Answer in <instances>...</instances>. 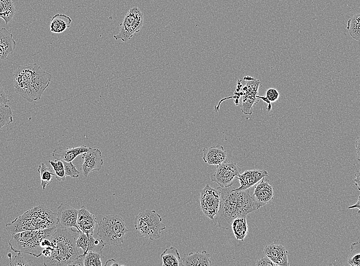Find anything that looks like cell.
Wrapping results in <instances>:
<instances>
[{
    "instance_id": "cell-1",
    "label": "cell",
    "mask_w": 360,
    "mask_h": 266,
    "mask_svg": "<svg viewBox=\"0 0 360 266\" xmlns=\"http://www.w3.org/2000/svg\"><path fill=\"white\" fill-rule=\"evenodd\" d=\"M13 76L15 92L30 102L41 98L52 78L51 74L36 63L19 66Z\"/></svg>"
},
{
    "instance_id": "cell-2",
    "label": "cell",
    "mask_w": 360,
    "mask_h": 266,
    "mask_svg": "<svg viewBox=\"0 0 360 266\" xmlns=\"http://www.w3.org/2000/svg\"><path fill=\"white\" fill-rule=\"evenodd\" d=\"M51 245L43 249L46 266H68L79 256L74 236L69 229L57 228L49 238Z\"/></svg>"
},
{
    "instance_id": "cell-3",
    "label": "cell",
    "mask_w": 360,
    "mask_h": 266,
    "mask_svg": "<svg viewBox=\"0 0 360 266\" xmlns=\"http://www.w3.org/2000/svg\"><path fill=\"white\" fill-rule=\"evenodd\" d=\"M58 225L57 213L53 212L44 205H39L7 223L6 228L12 235L25 231L49 229L57 227Z\"/></svg>"
},
{
    "instance_id": "cell-4",
    "label": "cell",
    "mask_w": 360,
    "mask_h": 266,
    "mask_svg": "<svg viewBox=\"0 0 360 266\" xmlns=\"http://www.w3.org/2000/svg\"><path fill=\"white\" fill-rule=\"evenodd\" d=\"M57 227L39 230L25 231L12 234L9 244L12 251L39 257L43 249L42 241L49 238Z\"/></svg>"
},
{
    "instance_id": "cell-5",
    "label": "cell",
    "mask_w": 360,
    "mask_h": 266,
    "mask_svg": "<svg viewBox=\"0 0 360 266\" xmlns=\"http://www.w3.org/2000/svg\"><path fill=\"white\" fill-rule=\"evenodd\" d=\"M220 190L219 209L213 220L217 227L228 230L231 228V224L235 218L242 216L238 191L232 186L220 187Z\"/></svg>"
},
{
    "instance_id": "cell-6",
    "label": "cell",
    "mask_w": 360,
    "mask_h": 266,
    "mask_svg": "<svg viewBox=\"0 0 360 266\" xmlns=\"http://www.w3.org/2000/svg\"><path fill=\"white\" fill-rule=\"evenodd\" d=\"M128 231L122 217L109 214L104 216L100 220L97 234L105 245L119 246L123 242Z\"/></svg>"
},
{
    "instance_id": "cell-7",
    "label": "cell",
    "mask_w": 360,
    "mask_h": 266,
    "mask_svg": "<svg viewBox=\"0 0 360 266\" xmlns=\"http://www.w3.org/2000/svg\"><path fill=\"white\" fill-rule=\"evenodd\" d=\"M134 224L141 237L151 240L159 238L161 231L166 228L162 217L154 210H146L139 213L135 217Z\"/></svg>"
},
{
    "instance_id": "cell-8",
    "label": "cell",
    "mask_w": 360,
    "mask_h": 266,
    "mask_svg": "<svg viewBox=\"0 0 360 266\" xmlns=\"http://www.w3.org/2000/svg\"><path fill=\"white\" fill-rule=\"evenodd\" d=\"M144 21L143 13L138 7L130 8L125 15L123 22L120 24L119 31L114 35V38L124 42L130 40L134 33L141 30Z\"/></svg>"
},
{
    "instance_id": "cell-9",
    "label": "cell",
    "mask_w": 360,
    "mask_h": 266,
    "mask_svg": "<svg viewBox=\"0 0 360 266\" xmlns=\"http://www.w3.org/2000/svg\"><path fill=\"white\" fill-rule=\"evenodd\" d=\"M220 195V187L214 188L209 184H206L200 191V208L204 215L210 219H214L219 210Z\"/></svg>"
},
{
    "instance_id": "cell-10",
    "label": "cell",
    "mask_w": 360,
    "mask_h": 266,
    "mask_svg": "<svg viewBox=\"0 0 360 266\" xmlns=\"http://www.w3.org/2000/svg\"><path fill=\"white\" fill-rule=\"evenodd\" d=\"M216 166V170L211 174V181L216 183L221 188L232 186L234 179L240 174V167L235 163L226 161Z\"/></svg>"
},
{
    "instance_id": "cell-11",
    "label": "cell",
    "mask_w": 360,
    "mask_h": 266,
    "mask_svg": "<svg viewBox=\"0 0 360 266\" xmlns=\"http://www.w3.org/2000/svg\"><path fill=\"white\" fill-rule=\"evenodd\" d=\"M83 159L81 165L82 174L85 177H87L89 173L94 171H100L102 168L103 160L102 153L100 149L97 148L91 147L86 152L81 154Z\"/></svg>"
},
{
    "instance_id": "cell-12",
    "label": "cell",
    "mask_w": 360,
    "mask_h": 266,
    "mask_svg": "<svg viewBox=\"0 0 360 266\" xmlns=\"http://www.w3.org/2000/svg\"><path fill=\"white\" fill-rule=\"evenodd\" d=\"M78 214V210L68 204L61 203L58 207L57 212L58 224L60 228L70 229L74 232L73 228L77 229Z\"/></svg>"
},
{
    "instance_id": "cell-13",
    "label": "cell",
    "mask_w": 360,
    "mask_h": 266,
    "mask_svg": "<svg viewBox=\"0 0 360 266\" xmlns=\"http://www.w3.org/2000/svg\"><path fill=\"white\" fill-rule=\"evenodd\" d=\"M268 175V172L266 170L256 169L245 170L236 178L238 180L240 186L234 189L243 190L249 189Z\"/></svg>"
},
{
    "instance_id": "cell-14",
    "label": "cell",
    "mask_w": 360,
    "mask_h": 266,
    "mask_svg": "<svg viewBox=\"0 0 360 266\" xmlns=\"http://www.w3.org/2000/svg\"><path fill=\"white\" fill-rule=\"evenodd\" d=\"M97 224L96 217L84 206L78 210L76 223L77 229L86 234H93L94 230Z\"/></svg>"
},
{
    "instance_id": "cell-15",
    "label": "cell",
    "mask_w": 360,
    "mask_h": 266,
    "mask_svg": "<svg viewBox=\"0 0 360 266\" xmlns=\"http://www.w3.org/2000/svg\"><path fill=\"white\" fill-rule=\"evenodd\" d=\"M264 180V178H262L261 181L255 187L252 196L259 208L271 203L274 197L273 187Z\"/></svg>"
},
{
    "instance_id": "cell-16",
    "label": "cell",
    "mask_w": 360,
    "mask_h": 266,
    "mask_svg": "<svg viewBox=\"0 0 360 266\" xmlns=\"http://www.w3.org/2000/svg\"><path fill=\"white\" fill-rule=\"evenodd\" d=\"M265 256L273 262L280 266H287L289 264L288 261V252L285 248L281 245L269 244L263 249Z\"/></svg>"
},
{
    "instance_id": "cell-17",
    "label": "cell",
    "mask_w": 360,
    "mask_h": 266,
    "mask_svg": "<svg viewBox=\"0 0 360 266\" xmlns=\"http://www.w3.org/2000/svg\"><path fill=\"white\" fill-rule=\"evenodd\" d=\"M90 148L85 145L68 148L58 147L53 150L52 156L55 160L70 162L78 156L87 152Z\"/></svg>"
},
{
    "instance_id": "cell-18",
    "label": "cell",
    "mask_w": 360,
    "mask_h": 266,
    "mask_svg": "<svg viewBox=\"0 0 360 266\" xmlns=\"http://www.w3.org/2000/svg\"><path fill=\"white\" fill-rule=\"evenodd\" d=\"M204 161L213 165H218L226 161L227 153L222 146L215 145L202 149Z\"/></svg>"
},
{
    "instance_id": "cell-19",
    "label": "cell",
    "mask_w": 360,
    "mask_h": 266,
    "mask_svg": "<svg viewBox=\"0 0 360 266\" xmlns=\"http://www.w3.org/2000/svg\"><path fill=\"white\" fill-rule=\"evenodd\" d=\"M16 41L13 34L5 28L0 29V60H6L15 49Z\"/></svg>"
},
{
    "instance_id": "cell-20",
    "label": "cell",
    "mask_w": 360,
    "mask_h": 266,
    "mask_svg": "<svg viewBox=\"0 0 360 266\" xmlns=\"http://www.w3.org/2000/svg\"><path fill=\"white\" fill-rule=\"evenodd\" d=\"M210 257V254L205 250L201 252L197 251L185 254L182 259L181 265L209 266L212 264Z\"/></svg>"
},
{
    "instance_id": "cell-21",
    "label": "cell",
    "mask_w": 360,
    "mask_h": 266,
    "mask_svg": "<svg viewBox=\"0 0 360 266\" xmlns=\"http://www.w3.org/2000/svg\"><path fill=\"white\" fill-rule=\"evenodd\" d=\"M72 23L70 17L64 14L58 13L51 19L50 30L54 33H61L69 28Z\"/></svg>"
},
{
    "instance_id": "cell-22",
    "label": "cell",
    "mask_w": 360,
    "mask_h": 266,
    "mask_svg": "<svg viewBox=\"0 0 360 266\" xmlns=\"http://www.w3.org/2000/svg\"><path fill=\"white\" fill-rule=\"evenodd\" d=\"M231 228L236 239L243 241L248 233L246 216L235 218L231 224Z\"/></svg>"
},
{
    "instance_id": "cell-23",
    "label": "cell",
    "mask_w": 360,
    "mask_h": 266,
    "mask_svg": "<svg viewBox=\"0 0 360 266\" xmlns=\"http://www.w3.org/2000/svg\"><path fill=\"white\" fill-rule=\"evenodd\" d=\"M163 266L181 265V256L177 249L171 246L166 248L161 254Z\"/></svg>"
},
{
    "instance_id": "cell-24",
    "label": "cell",
    "mask_w": 360,
    "mask_h": 266,
    "mask_svg": "<svg viewBox=\"0 0 360 266\" xmlns=\"http://www.w3.org/2000/svg\"><path fill=\"white\" fill-rule=\"evenodd\" d=\"M16 13V9L12 0H0V18L7 25Z\"/></svg>"
},
{
    "instance_id": "cell-25",
    "label": "cell",
    "mask_w": 360,
    "mask_h": 266,
    "mask_svg": "<svg viewBox=\"0 0 360 266\" xmlns=\"http://www.w3.org/2000/svg\"><path fill=\"white\" fill-rule=\"evenodd\" d=\"M360 13L358 12L351 17L347 22V29L350 35L355 40H360Z\"/></svg>"
},
{
    "instance_id": "cell-26",
    "label": "cell",
    "mask_w": 360,
    "mask_h": 266,
    "mask_svg": "<svg viewBox=\"0 0 360 266\" xmlns=\"http://www.w3.org/2000/svg\"><path fill=\"white\" fill-rule=\"evenodd\" d=\"M37 171L40 174L41 185L44 190L52 182L55 175L54 171L42 162L38 166Z\"/></svg>"
},
{
    "instance_id": "cell-27",
    "label": "cell",
    "mask_w": 360,
    "mask_h": 266,
    "mask_svg": "<svg viewBox=\"0 0 360 266\" xmlns=\"http://www.w3.org/2000/svg\"><path fill=\"white\" fill-rule=\"evenodd\" d=\"M13 113L8 105H0V129L12 123Z\"/></svg>"
},
{
    "instance_id": "cell-28",
    "label": "cell",
    "mask_w": 360,
    "mask_h": 266,
    "mask_svg": "<svg viewBox=\"0 0 360 266\" xmlns=\"http://www.w3.org/2000/svg\"><path fill=\"white\" fill-rule=\"evenodd\" d=\"M359 242L351 245L350 254L348 257V263L351 266H360Z\"/></svg>"
},
{
    "instance_id": "cell-29",
    "label": "cell",
    "mask_w": 360,
    "mask_h": 266,
    "mask_svg": "<svg viewBox=\"0 0 360 266\" xmlns=\"http://www.w3.org/2000/svg\"><path fill=\"white\" fill-rule=\"evenodd\" d=\"M88 236V248L87 252H94L102 254V250L105 245L100 239L95 238L93 234H87ZM86 252V253H87Z\"/></svg>"
},
{
    "instance_id": "cell-30",
    "label": "cell",
    "mask_w": 360,
    "mask_h": 266,
    "mask_svg": "<svg viewBox=\"0 0 360 266\" xmlns=\"http://www.w3.org/2000/svg\"><path fill=\"white\" fill-rule=\"evenodd\" d=\"M49 163L53 167L55 178L58 181H64L66 175L63 162L60 160H55V161L49 160Z\"/></svg>"
},
{
    "instance_id": "cell-31",
    "label": "cell",
    "mask_w": 360,
    "mask_h": 266,
    "mask_svg": "<svg viewBox=\"0 0 360 266\" xmlns=\"http://www.w3.org/2000/svg\"><path fill=\"white\" fill-rule=\"evenodd\" d=\"M103 255L94 252H88L84 254V266H101V260Z\"/></svg>"
},
{
    "instance_id": "cell-32",
    "label": "cell",
    "mask_w": 360,
    "mask_h": 266,
    "mask_svg": "<svg viewBox=\"0 0 360 266\" xmlns=\"http://www.w3.org/2000/svg\"><path fill=\"white\" fill-rule=\"evenodd\" d=\"M62 162L66 176H69L73 178H77L79 176L80 172L77 169L76 166L73 164L72 162Z\"/></svg>"
},
{
    "instance_id": "cell-33",
    "label": "cell",
    "mask_w": 360,
    "mask_h": 266,
    "mask_svg": "<svg viewBox=\"0 0 360 266\" xmlns=\"http://www.w3.org/2000/svg\"><path fill=\"white\" fill-rule=\"evenodd\" d=\"M79 235L77 240H76V245L78 248H81L83 254H86L88 248V236L86 234L79 232Z\"/></svg>"
},
{
    "instance_id": "cell-34",
    "label": "cell",
    "mask_w": 360,
    "mask_h": 266,
    "mask_svg": "<svg viewBox=\"0 0 360 266\" xmlns=\"http://www.w3.org/2000/svg\"><path fill=\"white\" fill-rule=\"evenodd\" d=\"M31 265V263H29L25 259L20 252H17V254L14 256V258L10 260V265L11 266H26Z\"/></svg>"
},
{
    "instance_id": "cell-35",
    "label": "cell",
    "mask_w": 360,
    "mask_h": 266,
    "mask_svg": "<svg viewBox=\"0 0 360 266\" xmlns=\"http://www.w3.org/2000/svg\"><path fill=\"white\" fill-rule=\"evenodd\" d=\"M279 97L278 91L274 88L268 89L266 93V98L271 102H275L277 100Z\"/></svg>"
},
{
    "instance_id": "cell-36",
    "label": "cell",
    "mask_w": 360,
    "mask_h": 266,
    "mask_svg": "<svg viewBox=\"0 0 360 266\" xmlns=\"http://www.w3.org/2000/svg\"><path fill=\"white\" fill-rule=\"evenodd\" d=\"M257 266H277L266 256L258 259L255 263Z\"/></svg>"
},
{
    "instance_id": "cell-37",
    "label": "cell",
    "mask_w": 360,
    "mask_h": 266,
    "mask_svg": "<svg viewBox=\"0 0 360 266\" xmlns=\"http://www.w3.org/2000/svg\"><path fill=\"white\" fill-rule=\"evenodd\" d=\"M9 101L7 95L0 83V105H7Z\"/></svg>"
},
{
    "instance_id": "cell-38",
    "label": "cell",
    "mask_w": 360,
    "mask_h": 266,
    "mask_svg": "<svg viewBox=\"0 0 360 266\" xmlns=\"http://www.w3.org/2000/svg\"><path fill=\"white\" fill-rule=\"evenodd\" d=\"M84 254H79V256L74 260L70 262L68 266L70 265H77L84 266Z\"/></svg>"
},
{
    "instance_id": "cell-39",
    "label": "cell",
    "mask_w": 360,
    "mask_h": 266,
    "mask_svg": "<svg viewBox=\"0 0 360 266\" xmlns=\"http://www.w3.org/2000/svg\"><path fill=\"white\" fill-rule=\"evenodd\" d=\"M359 141H360L359 137H357V139H356V141H355V149H356V153H357V160H358V161H359V160H360V157H360V154H359V152H360V150H359L360 142H359Z\"/></svg>"
},
{
    "instance_id": "cell-40",
    "label": "cell",
    "mask_w": 360,
    "mask_h": 266,
    "mask_svg": "<svg viewBox=\"0 0 360 266\" xmlns=\"http://www.w3.org/2000/svg\"><path fill=\"white\" fill-rule=\"evenodd\" d=\"M360 195H359L357 201L355 204L353 205L352 206H350L348 207V209H354V208H357L358 210V212L359 213V210H360Z\"/></svg>"
},
{
    "instance_id": "cell-41",
    "label": "cell",
    "mask_w": 360,
    "mask_h": 266,
    "mask_svg": "<svg viewBox=\"0 0 360 266\" xmlns=\"http://www.w3.org/2000/svg\"><path fill=\"white\" fill-rule=\"evenodd\" d=\"M355 178L354 179L353 181L355 183V185L357 187V189L359 190V185H360V179H359V172H358L355 174Z\"/></svg>"
},
{
    "instance_id": "cell-42",
    "label": "cell",
    "mask_w": 360,
    "mask_h": 266,
    "mask_svg": "<svg viewBox=\"0 0 360 266\" xmlns=\"http://www.w3.org/2000/svg\"><path fill=\"white\" fill-rule=\"evenodd\" d=\"M119 264L115 259H108V260L106 261L105 262L104 265H119Z\"/></svg>"
},
{
    "instance_id": "cell-43",
    "label": "cell",
    "mask_w": 360,
    "mask_h": 266,
    "mask_svg": "<svg viewBox=\"0 0 360 266\" xmlns=\"http://www.w3.org/2000/svg\"><path fill=\"white\" fill-rule=\"evenodd\" d=\"M257 98H259L260 99H262L263 101H265L266 103L268 104V108H267L268 112L271 110V108H272V105L271 104V102L266 98V97H265L264 96H256Z\"/></svg>"
},
{
    "instance_id": "cell-44",
    "label": "cell",
    "mask_w": 360,
    "mask_h": 266,
    "mask_svg": "<svg viewBox=\"0 0 360 266\" xmlns=\"http://www.w3.org/2000/svg\"><path fill=\"white\" fill-rule=\"evenodd\" d=\"M7 256L9 257L10 260H11L12 259H11V257H12V254H11V253H8V254H7Z\"/></svg>"
}]
</instances>
